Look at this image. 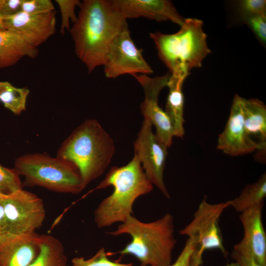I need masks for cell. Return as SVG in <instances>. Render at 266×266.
<instances>
[{"label": "cell", "mask_w": 266, "mask_h": 266, "mask_svg": "<svg viewBox=\"0 0 266 266\" xmlns=\"http://www.w3.org/2000/svg\"><path fill=\"white\" fill-rule=\"evenodd\" d=\"M79 7L69 31L75 54L90 73L103 66L110 44L128 24L112 0H84Z\"/></svg>", "instance_id": "6da1fadb"}, {"label": "cell", "mask_w": 266, "mask_h": 266, "mask_svg": "<svg viewBox=\"0 0 266 266\" xmlns=\"http://www.w3.org/2000/svg\"><path fill=\"white\" fill-rule=\"evenodd\" d=\"M113 187L112 193L103 199L94 211V221L99 228L123 222L133 215V206L139 197L153 189L138 157L122 166H112L94 190Z\"/></svg>", "instance_id": "7a4b0ae2"}, {"label": "cell", "mask_w": 266, "mask_h": 266, "mask_svg": "<svg viewBox=\"0 0 266 266\" xmlns=\"http://www.w3.org/2000/svg\"><path fill=\"white\" fill-rule=\"evenodd\" d=\"M113 139L99 122L87 119L63 142L57 157L72 163L78 168L83 190L100 177L115 153Z\"/></svg>", "instance_id": "3957f363"}, {"label": "cell", "mask_w": 266, "mask_h": 266, "mask_svg": "<svg viewBox=\"0 0 266 266\" xmlns=\"http://www.w3.org/2000/svg\"><path fill=\"white\" fill-rule=\"evenodd\" d=\"M173 222L169 213L149 223L141 222L132 215L116 230L106 233L112 236L130 235L131 241L118 253L133 255L140 266H168L176 243Z\"/></svg>", "instance_id": "277c9868"}, {"label": "cell", "mask_w": 266, "mask_h": 266, "mask_svg": "<svg viewBox=\"0 0 266 266\" xmlns=\"http://www.w3.org/2000/svg\"><path fill=\"white\" fill-rule=\"evenodd\" d=\"M160 60L171 73L189 74L193 68L201 67L204 59L211 52L203 30V22L197 18H186L176 33H150ZM170 73V74H171Z\"/></svg>", "instance_id": "5b68a950"}, {"label": "cell", "mask_w": 266, "mask_h": 266, "mask_svg": "<svg viewBox=\"0 0 266 266\" xmlns=\"http://www.w3.org/2000/svg\"><path fill=\"white\" fill-rule=\"evenodd\" d=\"M14 168L23 176V186H39L55 192L71 194H78L83 190L77 167L57 156L26 154L15 160Z\"/></svg>", "instance_id": "8992f818"}, {"label": "cell", "mask_w": 266, "mask_h": 266, "mask_svg": "<svg viewBox=\"0 0 266 266\" xmlns=\"http://www.w3.org/2000/svg\"><path fill=\"white\" fill-rule=\"evenodd\" d=\"M228 207H230L229 200L212 204L207 201L205 196L193 220L179 231V233L195 241L196 251L199 254L202 255L207 250L217 249L226 257L228 252L219 223L222 214Z\"/></svg>", "instance_id": "52a82bcc"}, {"label": "cell", "mask_w": 266, "mask_h": 266, "mask_svg": "<svg viewBox=\"0 0 266 266\" xmlns=\"http://www.w3.org/2000/svg\"><path fill=\"white\" fill-rule=\"evenodd\" d=\"M0 195L6 234L33 233L42 226L46 210L43 200L38 196L23 189L8 195Z\"/></svg>", "instance_id": "ba28073f"}, {"label": "cell", "mask_w": 266, "mask_h": 266, "mask_svg": "<svg viewBox=\"0 0 266 266\" xmlns=\"http://www.w3.org/2000/svg\"><path fill=\"white\" fill-rule=\"evenodd\" d=\"M106 77L115 78L130 74H151L153 70L132 40L128 25L115 37L106 54L104 64Z\"/></svg>", "instance_id": "9c48e42d"}, {"label": "cell", "mask_w": 266, "mask_h": 266, "mask_svg": "<svg viewBox=\"0 0 266 266\" xmlns=\"http://www.w3.org/2000/svg\"><path fill=\"white\" fill-rule=\"evenodd\" d=\"M152 127L151 123L144 119L137 137L133 141L134 154L140 162L150 182L157 187L166 198L170 199L164 180L167 148L153 133Z\"/></svg>", "instance_id": "30bf717a"}, {"label": "cell", "mask_w": 266, "mask_h": 266, "mask_svg": "<svg viewBox=\"0 0 266 266\" xmlns=\"http://www.w3.org/2000/svg\"><path fill=\"white\" fill-rule=\"evenodd\" d=\"M134 77L143 88L144 99L140 109L144 119L149 120L156 129L155 134L159 141L167 148L172 143L173 130L170 120L160 106L159 96L167 84L170 74L151 77L148 75L133 74Z\"/></svg>", "instance_id": "8fae6325"}, {"label": "cell", "mask_w": 266, "mask_h": 266, "mask_svg": "<svg viewBox=\"0 0 266 266\" xmlns=\"http://www.w3.org/2000/svg\"><path fill=\"white\" fill-rule=\"evenodd\" d=\"M243 98L236 94L223 131L219 134L217 149L231 156H238L257 152L258 158L264 160L266 148L252 139L247 133L244 124Z\"/></svg>", "instance_id": "7c38bea8"}, {"label": "cell", "mask_w": 266, "mask_h": 266, "mask_svg": "<svg viewBox=\"0 0 266 266\" xmlns=\"http://www.w3.org/2000/svg\"><path fill=\"white\" fill-rule=\"evenodd\" d=\"M56 13L55 10L38 14L20 11L0 19L5 29L16 33L37 48L55 33Z\"/></svg>", "instance_id": "4fadbf2b"}, {"label": "cell", "mask_w": 266, "mask_h": 266, "mask_svg": "<svg viewBox=\"0 0 266 266\" xmlns=\"http://www.w3.org/2000/svg\"><path fill=\"white\" fill-rule=\"evenodd\" d=\"M263 206L264 204L255 205L240 213L244 234L233 250L252 257L262 266H266V233L262 219Z\"/></svg>", "instance_id": "5bb4252c"}, {"label": "cell", "mask_w": 266, "mask_h": 266, "mask_svg": "<svg viewBox=\"0 0 266 266\" xmlns=\"http://www.w3.org/2000/svg\"><path fill=\"white\" fill-rule=\"evenodd\" d=\"M117 9L127 20L144 17L158 22L170 21L181 27L185 19L168 0H112Z\"/></svg>", "instance_id": "9a60e30c"}, {"label": "cell", "mask_w": 266, "mask_h": 266, "mask_svg": "<svg viewBox=\"0 0 266 266\" xmlns=\"http://www.w3.org/2000/svg\"><path fill=\"white\" fill-rule=\"evenodd\" d=\"M40 237L34 232L0 238V266H29L40 253Z\"/></svg>", "instance_id": "2e32d148"}, {"label": "cell", "mask_w": 266, "mask_h": 266, "mask_svg": "<svg viewBox=\"0 0 266 266\" xmlns=\"http://www.w3.org/2000/svg\"><path fill=\"white\" fill-rule=\"evenodd\" d=\"M188 75L182 72L171 73L167 86L169 92L165 111L170 120L174 136L177 137H183L185 133L182 87Z\"/></svg>", "instance_id": "e0dca14e"}, {"label": "cell", "mask_w": 266, "mask_h": 266, "mask_svg": "<svg viewBox=\"0 0 266 266\" xmlns=\"http://www.w3.org/2000/svg\"><path fill=\"white\" fill-rule=\"evenodd\" d=\"M37 48L15 32L8 30H0V68L13 66L22 58L36 57Z\"/></svg>", "instance_id": "ac0fdd59"}, {"label": "cell", "mask_w": 266, "mask_h": 266, "mask_svg": "<svg viewBox=\"0 0 266 266\" xmlns=\"http://www.w3.org/2000/svg\"><path fill=\"white\" fill-rule=\"evenodd\" d=\"M243 121L246 132L254 140L266 148V106L256 99H243Z\"/></svg>", "instance_id": "d6986e66"}, {"label": "cell", "mask_w": 266, "mask_h": 266, "mask_svg": "<svg viewBox=\"0 0 266 266\" xmlns=\"http://www.w3.org/2000/svg\"><path fill=\"white\" fill-rule=\"evenodd\" d=\"M40 253L29 266H70L62 242L54 236L41 234Z\"/></svg>", "instance_id": "ffe728a7"}, {"label": "cell", "mask_w": 266, "mask_h": 266, "mask_svg": "<svg viewBox=\"0 0 266 266\" xmlns=\"http://www.w3.org/2000/svg\"><path fill=\"white\" fill-rule=\"evenodd\" d=\"M266 197V174L264 173L253 184L247 185L240 195L229 200L230 206L240 213L255 205L264 204Z\"/></svg>", "instance_id": "44dd1931"}, {"label": "cell", "mask_w": 266, "mask_h": 266, "mask_svg": "<svg viewBox=\"0 0 266 266\" xmlns=\"http://www.w3.org/2000/svg\"><path fill=\"white\" fill-rule=\"evenodd\" d=\"M29 93L27 88H17L8 81H0V101L16 115L26 110Z\"/></svg>", "instance_id": "7402d4cb"}, {"label": "cell", "mask_w": 266, "mask_h": 266, "mask_svg": "<svg viewBox=\"0 0 266 266\" xmlns=\"http://www.w3.org/2000/svg\"><path fill=\"white\" fill-rule=\"evenodd\" d=\"M20 175L14 168L0 164V195H8L23 188Z\"/></svg>", "instance_id": "603a6c76"}, {"label": "cell", "mask_w": 266, "mask_h": 266, "mask_svg": "<svg viewBox=\"0 0 266 266\" xmlns=\"http://www.w3.org/2000/svg\"><path fill=\"white\" fill-rule=\"evenodd\" d=\"M108 254L104 248L100 249L96 254L88 259L84 257H74L71 260L73 266H133L132 263L123 264L112 261L108 258Z\"/></svg>", "instance_id": "cb8c5ba5"}, {"label": "cell", "mask_w": 266, "mask_h": 266, "mask_svg": "<svg viewBox=\"0 0 266 266\" xmlns=\"http://www.w3.org/2000/svg\"><path fill=\"white\" fill-rule=\"evenodd\" d=\"M242 22L246 25L264 47L266 45V14L240 16Z\"/></svg>", "instance_id": "d4e9b609"}, {"label": "cell", "mask_w": 266, "mask_h": 266, "mask_svg": "<svg viewBox=\"0 0 266 266\" xmlns=\"http://www.w3.org/2000/svg\"><path fill=\"white\" fill-rule=\"evenodd\" d=\"M61 15L60 33L64 35L66 30H69V21L75 23L77 19L75 13V7L81 3L79 0H56Z\"/></svg>", "instance_id": "484cf974"}, {"label": "cell", "mask_w": 266, "mask_h": 266, "mask_svg": "<svg viewBox=\"0 0 266 266\" xmlns=\"http://www.w3.org/2000/svg\"><path fill=\"white\" fill-rule=\"evenodd\" d=\"M237 9L240 16L266 14V0H241L237 1Z\"/></svg>", "instance_id": "4316f807"}, {"label": "cell", "mask_w": 266, "mask_h": 266, "mask_svg": "<svg viewBox=\"0 0 266 266\" xmlns=\"http://www.w3.org/2000/svg\"><path fill=\"white\" fill-rule=\"evenodd\" d=\"M55 10L50 0H23L21 11L29 14H38Z\"/></svg>", "instance_id": "83f0119b"}, {"label": "cell", "mask_w": 266, "mask_h": 266, "mask_svg": "<svg viewBox=\"0 0 266 266\" xmlns=\"http://www.w3.org/2000/svg\"><path fill=\"white\" fill-rule=\"evenodd\" d=\"M196 250L195 241L188 238L185 246L175 262L168 266H189L192 256Z\"/></svg>", "instance_id": "f1b7e54d"}, {"label": "cell", "mask_w": 266, "mask_h": 266, "mask_svg": "<svg viewBox=\"0 0 266 266\" xmlns=\"http://www.w3.org/2000/svg\"><path fill=\"white\" fill-rule=\"evenodd\" d=\"M23 1V0H0V18L20 12Z\"/></svg>", "instance_id": "f546056e"}, {"label": "cell", "mask_w": 266, "mask_h": 266, "mask_svg": "<svg viewBox=\"0 0 266 266\" xmlns=\"http://www.w3.org/2000/svg\"><path fill=\"white\" fill-rule=\"evenodd\" d=\"M231 256L239 266H263L253 257L241 254L234 250Z\"/></svg>", "instance_id": "4dcf8cb0"}, {"label": "cell", "mask_w": 266, "mask_h": 266, "mask_svg": "<svg viewBox=\"0 0 266 266\" xmlns=\"http://www.w3.org/2000/svg\"><path fill=\"white\" fill-rule=\"evenodd\" d=\"M6 234V226L4 208L0 195V238Z\"/></svg>", "instance_id": "1f68e13d"}, {"label": "cell", "mask_w": 266, "mask_h": 266, "mask_svg": "<svg viewBox=\"0 0 266 266\" xmlns=\"http://www.w3.org/2000/svg\"><path fill=\"white\" fill-rule=\"evenodd\" d=\"M202 255L199 254L195 250L192 256L189 266H201L202 263Z\"/></svg>", "instance_id": "d6a6232c"}, {"label": "cell", "mask_w": 266, "mask_h": 266, "mask_svg": "<svg viewBox=\"0 0 266 266\" xmlns=\"http://www.w3.org/2000/svg\"><path fill=\"white\" fill-rule=\"evenodd\" d=\"M226 266H239V265L236 262L234 261L231 263L227 264Z\"/></svg>", "instance_id": "836d02e7"}, {"label": "cell", "mask_w": 266, "mask_h": 266, "mask_svg": "<svg viewBox=\"0 0 266 266\" xmlns=\"http://www.w3.org/2000/svg\"><path fill=\"white\" fill-rule=\"evenodd\" d=\"M4 29H4V27L3 26L2 24V23L1 22V20L0 19V30H4Z\"/></svg>", "instance_id": "e575fe53"}]
</instances>
